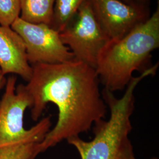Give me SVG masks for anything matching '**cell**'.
<instances>
[{
    "label": "cell",
    "instance_id": "obj_1",
    "mask_svg": "<svg viewBox=\"0 0 159 159\" xmlns=\"http://www.w3.org/2000/svg\"><path fill=\"white\" fill-rule=\"evenodd\" d=\"M31 67V77L25 85L32 99L31 119H39L49 102L58 110L56 125L40 143L41 153L63 140L79 136L105 117L107 106L95 68L75 59Z\"/></svg>",
    "mask_w": 159,
    "mask_h": 159
},
{
    "label": "cell",
    "instance_id": "obj_2",
    "mask_svg": "<svg viewBox=\"0 0 159 159\" xmlns=\"http://www.w3.org/2000/svg\"><path fill=\"white\" fill-rule=\"evenodd\" d=\"M158 67L159 64L156 63L140 75L133 77L120 98L103 89L102 94L110 109L109 119L101 120L94 124V136L91 141H84L80 136L67 140L78 151L81 159H126L134 156L129 138L132 130L130 117L134 109V93L142 80L156 74Z\"/></svg>",
    "mask_w": 159,
    "mask_h": 159
},
{
    "label": "cell",
    "instance_id": "obj_3",
    "mask_svg": "<svg viewBox=\"0 0 159 159\" xmlns=\"http://www.w3.org/2000/svg\"><path fill=\"white\" fill-rule=\"evenodd\" d=\"M159 2L152 16L118 40L109 41L95 67L104 89L113 93L125 89L133 73L142 70L159 47Z\"/></svg>",
    "mask_w": 159,
    "mask_h": 159
},
{
    "label": "cell",
    "instance_id": "obj_4",
    "mask_svg": "<svg viewBox=\"0 0 159 159\" xmlns=\"http://www.w3.org/2000/svg\"><path fill=\"white\" fill-rule=\"evenodd\" d=\"M16 75L7 79L5 91L0 100V148L41 142L50 130V116L42 119L30 129H25L24 113L31 107L32 99L25 85L16 86Z\"/></svg>",
    "mask_w": 159,
    "mask_h": 159
},
{
    "label": "cell",
    "instance_id": "obj_5",
    "mask_svg": "<svg viewBox=\"0 0 159 159\" xmlns=\"http://www.w3.org/2000/svg\"><path fill=\"white\" fill-rule=\"evenodd\" d=\"M59 34L75 60L94 68L100 52L109 41L97 20L89 0L82 4Z\"/></svg>",
    "mask_w": 159,
    "mask_h": 159
},
{
    "label": "cell",
    "instance_id": "obj_6",
    "mask_svg": "<svg viewBox=\"0 0 159 159\" xmlns=\"http://www.w3.org/2000/svg\"><path fill=\"white\" fill-rule=\"evenodd\" d=\"M11 27L23 40L31 66L65 63L75 59L72 52L63 44L59 33L48 25L28 23L19 17Z\"/></svg>",
    "mask_w": 159,
    "mask_h": 159
},
{
    "label": "cell",
    "instance_id": "obj_7",
    "mask_svg": "<svg viewBox=\"0 0 159 159\" xmlns=\"http://www.w3.org/2000/svg\"><path fill=\"white\" fill-rule=\"evenodd\" d=\"M89 1L109 41L123 37L150 16L148 7L128 4L120 0Z\"/></svg>",
    "mask_w": 159,
    "mask_h": 159
},
{
    "label": "cell",
    "instance_id": "obj_8",
    "mask_svg": "<svg viewBox=\"0 0 159 159\" xmlns=\"http://www.w3.org/2000/svg\"><path fill=\"white\" fill-rule=\"evenodd\" d=\"M0 69L29 81L32 75L23 40L11 27L0 25Z\"/></svg>",
    "mask_w": 159,
    "mask_h": 159
},
{
    "label": "cell",
    "instance_id": "obj_9",
    "mask_svg": "<svg viewBox=\"0 0 159 159\" xmlns=\"http://www.w3.org/2000/svg\"><path fill=\"white\" fill-rule=\"evenodd\" d=\"M55 0H20V18L32 24L50 26L53 16Z\"/></svg>",
    "mask_w": 159,
    "mask_h": 159
},
{
    "label": "cell",
    "instance_id": "obj_10",
    "mask_svg": "<svg viewBox=\"0 0 159 159\" xmlns=\"http://www.w3.org/2000/svg\"><path fill=\"white\" fill-rule=\"evenodd\" d=\"M85 0H55L50 27L60 33Z\"/></svg>",
    "mask_w": 159,
    "mask_h": 159
},
{
    "label": "cell",
    "instance_id": "obj_11",
    "mask_svg": "<svg viewBox=\"0 0 159 159\" xmlns=\"http://www.w3.org/2000/svg\"><path fill=\"white\" fill-rule=\"evenodd\" d=\"M40 143H30L1 148L0 159H35L41 153Z\"/></svg>",
    "mask_w": 159,
    "mask_h": 159
},
{
    "label": "cell",
    "instance_id": "obj_12",
    "mask_svg": "<svg viewBox=\"0 0 159 159\" xmlns=\"http://www.w3.org/2000/svg\"><path fill=\"white\" fill-rule=\"evenodd\" d=\"M20 12V0H0V25L11 27Z\"/></svg>",
    "mask_w": 159,
    "mask_h": 159
},
{
    "label": "cell",
    "instance_id": "obj_13",
    "mask_svg": "<svg viewBox=\"0 0 159 159\" xmlns=\"http://www.w3.org/2000/svg\"><path fill=\"white\" fill-rule=\"evenodd\" d=\"M126 4L135 5V6H145L148 7L150 0H120Z\"/></svg>",
    "mask_w": 159,
    "mask_h": 159
},
{
    "label": "cell",
    "instance_id": "obj_14",
    "mask_svg": "<svg viewBox=\"0 0 159 159\" xmlns=\"http://www.w3.org/2000/svg\"><path fill=\"white\" fill-rule=\"evenodd\" d=\"M7 83V79L6 75L3 73V72L0 69V91L6 87Z\"/></svg>",
    "mask_w": 159,
    "mask_h": 159
},
{
    "label": "cell",
    "instance_id": "obj_15",
    "mask_svg": "<svg viewBox=\"0 0 159 159\" xmlns=\"http://www.w3.org/2000/svg\"><path fill=\"white\" fill-rule=\"evenodd\" d=\"M137 159L136 157H135V156H132V157H129V158H128V159ZM158 159L157 157H153V158H152V159Z\"/></svg>",
    "mask_w": 159,
    "mask_h": 159
}]
</instances>
